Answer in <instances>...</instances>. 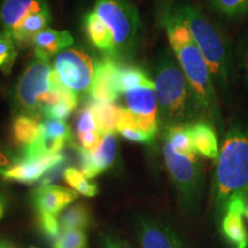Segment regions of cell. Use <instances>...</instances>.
I'll use <instances>...</instances> for the list:
<instances>
[{"label":"cell","instance_id":"41","mask_svg":"<svg viewBox=\"0 0 248 248\" xmlns=\"http://www.w3.org/2000/svg\"><path fill=\"white\" fill-rule=\"evenodd\" d=\"M0 248H13V247L9 246L8 244L4 243V241H0Z\"/></svg>","mask_w":248,"mask_h":248},{"label":"cell","instance_id":"12","mask_svg":"<svg viewBox=\"0 0 248 248\" xmlns=\"http://www.w3.org/2000/svg\"><path fill=\"white\" fill-rule=\"evenodd\" d=\"M120 63L114 59L105 57L95 64L90 95L94 100L114 104L120 97L116 79Z\"/></svg>","mask_w":248,"mask_h":248},{"label":"cell","instance_id":"27","mask_svg":"<svg viewBox=\"0 0 248 248\" xmlns=\"http://www.w3.org/2000/svg\"><path fill=\"white\" fill-rule=\"evenodd\" d=\"M16 44L12 37L0 32V70L5 75H9L17 58Z\"/></svg>","mask_w":248,"mask_h":248},{"label":"cell","instance_id":"38","mask_svg":"<svg viewBox=\"0 0 248 248\" xmlns=\"http://www.w3.org/2000/svg\"><path fill=\"white\" fill-rule=\"evenodd\" d=\"M18 159H20V155H16L9 148L0 144V169L7 168V167L17 162Z\"/></svg>","mask_w":248,"mask_h":248},{"label":"cell","instance_id":"36","mask_svg":"<svg viewBox=\"0 0 248 248\" xmlns=\"http://www.w3.org/2000/svg\"><path fill=\"white\" fill-rule=\"evenodd\" d=\"M238 55H239V60H238L239 61V70L243 76L244 84L248 88V36L241 42Z\"/></svg>","mask_w":248,"mask_h":248},{"label":"cell","instance_id":"14","mask_svg":"<svg viewBox=\"0 0 248 248\" xmlns=\"http://www.w3.org/2000/svg\"><path fill=\"white\" fill-rule=\"evenodd\" d=\"M49 8L47 0H4L0 6L1 32L11 36L28 15Z\"/></svg>","mask_w":248,"mask_h":248},{"label":"cell","instance_id":"19","mask_svg":"<svg viewBox=\"0 0 248 248\" xmlns=\"http://www.w3.org/2000/svg\"><path fill=\"white\" fill-rule=\"evenodd\" d=\"M52 21V15L49 8L43 9V11L33 12L28 15L24 20L18 24V27L15 29L12 37L17 46H28L31 45V40L37 33L42 30L47 29L48 24Z\"/></svg>","mask_w":248,"mask_h":248},{"label":"cell","instance_id":"39","mask_svg":"<svg viewBox=\"0 0 248 248\" xmlns=\"http://www.w3.org/2000/svg\"><path fill=\"white\" fill-rule=\"evenodd\" d=\"M102 248H128V247L117 239H114V238H110V237H106L104 240V246H102Z\"/></svg>","mask_w":248,"mask_h":248},{"label":"cell","instance_id":"28","mask_svg":"<svg viewBox=\"0 0 248 248\" xmlns=\"http://www.w3.org/2000/svg\"><path fill=\"white\" fill-rule=\"evenodd\" d=\"M40 135L48 136L52 138L64 139L73 144V135L69 125L62 120L45 119L40 122Z\"/></svg>","mask_w":248,"mask_h":248},{"label":"cell","instance_id":"33","mask_svg":"<svg viewBox=\"0 0 248 248\" xmlns=\"http://www.w3.org/2000/svg\"><path fill=\"white\" fill-rule=\"evenodd\" d=\"M77 154L79 157V164H80V171L90 178L97 177L98 175H100L98 171L97 167H95L94 159H93V153L91 151L86 150V148L79 146L76 147Z\"/></svg>","mask_w":248,"mask_h":248},{"label":"cell","instance_id":"25","mask_svg":"<svg viewBox=\"0 0 248 248\" xmlns=\"http://www.w3.org/2000/svg\"><path fill=\"white\" fill-rule=\"evenodd\" d=\"M93 153L95 167L99 173L110 168L115 162L117 154V139L115 133H107L102 137L100 145Z\"/></svg>","mask_w":248,"mask_h":248},{"label":"cell","instance_id":"24","mask_svg":"<svg viewBox=\"0 0 248 248\" xmlns=\"http://www.w3.org/2000/svg\"><path fill=\"white\" fill-rule=\"evenodd\" d=\"M61 231L84 230L90 224V213L84 204L77 203L66 208L59 216Z\"/></svg>","mask_w":248,"mask_h":248},{"label":"cell","instance_id":"5","mask_svg":"<svg viewBox=\"0 0 248 248\" xmlns=\"http://www.w3.org/2000/svg\"><path fill=\"white\" fill-rule=\"evenodd\" d=\"M110 30L114 40V60L131 59L140 40L141 20L138 9L128 0H95L92 9Z\"/></svg>","mask_w":248,"mask_h":248},{"label":"cell","instance_id":"31","mask_svg":"<svg viewBox=\"0 0 248 248\" xmlns=\"http://www.w3.org/2000/svg\"><path fill=\"white\" fill-rule=\"evenodd\" d=\"M39 224L44 234L54 244L62 232L60 223H59V217L57 215H51V214L39 213Z\"/></svg>","mask_w":248,"mask_h":248},{"label":"cell","instance_id":"3","mask_svg":"<svg viewBox=\"0 0 248 248\" xmlns=\"http://www.w3.org/2000/svg\"><path fill=\"white\" fill-rule=\"evenodd\" d=\"M175 11L190 28L195 44L208 63L214 83L222 91L229 90L233 80L234 62L226 36L197 6L183 5Z\"/></svg>","mask_w":248,"mask_h":248},{"label":"cell","instance_id":"10","mask_svg":"<svg viewBox=\"0 0 248 248\" xmlns=\"http://www.w3.org/2000/svg\"><path fill=\"white\" fill-rule=\"evenodd\" d=\"M67 161L66 155L59 153L48 156H43L39 159L28 160L20 156L17 162H15L7 168L0 169V177L6 181L32 184L45 175L49 169L58 166L61 162Z\"/></svg>","mask_w":248,"mask_h":248},{"label":"cell","instance_id":"7","mask_svg":"<svg viewBox=\"0 0 248 248\" xmlns=\"http://www.w3.org/2000/svg\"><path fill=\"white\" fill-rule=\"evenodd\" d=\"M163 156L182 202L188 207L194 206L200 199L203 186V167L199 155L188 156L177 153L168 141L164 140Z\"/></svg>","mask_w":248,"mask_h":248},{"label":"cell","instance_id":"21","mask_svg":"<svg viewBox=\"0 0 248 248\" xmlns=\"http://www.w3.org/2000/svg\"><path fill=\"white\" fill-rule=\"evenodd\" d=\"M11 132L15 145L26 148L39 138L40 123L37 117L20 114L13 119Z\"/></svg>","mask_w":248,"mask_h":248},{"label":"cell","instance_id":"16","mask_svg":"<svg viewBox=\"0 0 248 248\" xmlns=\"http://www.w3.org/2000/svg\"><path fill=\"white\" fill-rule=\"evenodd\" d=\"M139 240L142 248H183L181 240L171 229L155 222H140Z\"/></svg>","mask_w":248,"mask_h":248},{"label":"cell","instance_id":"20","mask_svg":"<svg viewBox=\"0 0 248 248\" xmlns=\"http://www.w3.org/2000/svg\"><path fill=\"white\" fill-rule=\"evenodd\" d=\"M86 107L92 111L99 131L102 136L107 133H115L119 125L121 106L115 104L101 102L94 99H90Z\"/></svg>","mask_w":248,"mask_h":248},{"label":"cell","instance_id":"22","mask_svg":"<svg viewBox=\"0 0 248 248\" xmlns=\"http://www.w3.org/2000/svg\"><path fill=\"white\" fill-rule=\"evenodd\" d=\"M116 85L120 94H123L124 92L137 88V86H154V83L146 71L141 69L140 67L131 66V64H120Z\"/></svg>","mask_w":248,"mask_h":248},{"label":"cell","instance_id":"11","mask_svg":"<svg viewBox=\"0 0 248 248\" xmlns=\"http://www.w3.org/2000/svg\"><path fill=\"white\" fill-rule=\"evenodd\" d=\"M246 204L247 197L234 195L226 204L223 214L222 231L231 248L248 247V232L243 219Z\"/></svg>","mask_w":248,"mask_h":248},{"label":"cell","instance_id":"6","mask_svg":"<svg viewBox=\"0 0 248 248\" xmlns=\"http://www.w3.org/2000/svg\"><path fill=\"white\" fill-rule=\"evenodd\" d=\"M53 73L49 60L35 57L15 85L13 107L16 115H28L39 119L43 107L53 90Z\"/></svg>","mask_w":248,"mask_h":248},{"label":"cell","instance_id":"2","mask_svg":"<svg viewBox=\"0 0 248 248\" xmlns=\"http://www.w3.org/2000/svg\"><path fill=\"white\" fill-rule=\"evenodd\" d=\"M248 194V123L235 122L226 132L214 178V201L223 215L234 195Z\"/></svg>","mask_w":248,"mask_h":248},{"label":"cell","instance_id":"15","mask_svg":"<svg viewBox=\"0 0 248 248\" xmlns=\"http://www.w3.org/2000/svg\"><path fill=\"white\" fill-rule=\"evenodd\" d=\"M74 43V38L69 31H59L54 29H44L33 37L31 46L33 47L35 57L49 60L59 52L70 47Z\"/></svg>","mask_w":248,"mask_h":248},{"label":"cell","instance_id":"9","mask_svg":"<svg viewBox=\"0 0 248 248\" xmlns=\"http://www.w3.org/2000/svg\"><path fill=\"white\" fill-rule=\"evenodd\" d=\"M125 108L137 119L144 131L156 136L159 133V109L154 86L141 85L124 92Z\"/></svg>","mask_w":248,"mask_h":248},{"label":"cell","instance_id":"29","mask_svg":"<svg viewBox=\"0 0 248 248\" xmlns=\"http://www.w3.org/2000/svg\"><path fill=\"white\" fill-rule=\"evenodd\" d=\"M209 2L226 17H240L248 13V0H209Z\"/></svg>","mask_w":248,"mask_h":248},{"label":"cell","instance_id":"26","mask_svg":"<svg viewBox=\"0 0 248 248\" xmlns=\"http://www.w3.org/2000/svg\"><path fill=\"white\" fill-rule=\"evenodd\" d=\"M63 178L67 184L77 193L85 195V197H95L98 194V185L90 182L84 173L74 167H69L64 170Z\"/></svg>","mask_w":248,"mask_h":248},{"label":"cell","instance_id":"32","mask_svg":"<svg viewBox=\"0 0 248 248\" xmlns=\"http://www.w3.org/2000/svg\"><path fill=\"white\" fill-rule=\"evenodd\" d=\"M75 128L77 136L84 132H100L97 126V123H95L94 117H93L92 111L86 106L82 108L77 114Z\"/></svg>","mask_w":248,"mask_h":248},{"label":"cell","instance_id":"1","mask_svg":"<svg viewBox=\"0 0 248 248\" xmlns=\"http://www.w3.org/2000/svg\"><path fill=\"white\" fill-rule=\"evenodd\" d=\"M154 92L159 109V124L164 131L201 120L187 79L177 59L164 52L154 67Z\"/></svg>","mask_w":248,"mask_h":248},{"label":"cell","instance_id":"37","mask_svg":"<svg viewBox=\"0 0 248 248\" xmlns=\"http://www.w3.org/2000/svg\"><path fill=\"white\" fill-rule=\"evenodd\" d=\"M66 163L67 161H64V162H61L60 164H58V166L53 167L52 169H49L47 172L45 173L44 176H43L42 181V185H49L52 184V183L58 181V179L61 178V176H63L64 173V170H66Z\"/></svg>","mask_w":248,"mask_h":248},{"label":"cell","instance_id":"4","mask_svg":"<svg viewBox=\"0 0 248 248\" xmlns=\"http://www.w3.org/2000/svg\"><path fill=\"white\" fill-rule=\"evenodd\" d=\"M171 46L173 54L187 79L195 106L201 120L213 124H222L221 109L215 91V83L209 66L194 39Z\"/></svg>","mask_w":248,"mask_h":248},{"label":"cell","instance_id":"42","mask_svg":"<svg viewBox=\"0 0 248 248\" xmlns=\"http://www.w3.org/2000/svg\"><path fill=\"white\" fill-rule=\"evenodd\" d=\"M245 216H246L248 219V200H247V204H246V210H245Z\"/></svg>","mask_w":248,"mask_h":248},{"label":"cell","instance_id":"35","mask_svg":"<svg viewBox=\"0 0 248 248\" xmlns=\"http://www.w3.org/2000/svg\"><path fill=\"white\" fill-rule=\"evenodd\" d=\"M77 137H78L80 146L91 152H94L99 145H100L104 136L100 132H84L80 133Z\"/></svg>","mask_w":248,"mask_h":248},{"label":"cell","instance_id":"17","mask_svg":"<svg viewBox=\"0 0 248 248\" xmlns=\"http://www.w3.org/2000/svg\"><path fill=\"white\" fill-rule=\"evenodd\" d=\"M188 129L198 155L210 160L218 159V140L213 124L206 120H198L188 124Z\"/></svg>","mask_w":248,"mask_h":248},{"label":"cell","instance_id":"18","mask_svg":"<svg viewBox=\"0 0 248 248\" xmlns=\"http://www.w3.org/2000/svg\"><path fill=\"white\" fill-rule=\"evenodd\" d=\"M83 27L88 36L89 42L94 46L98 51L106 54V57L114 59L115 48H114V40L110 30L101 21L93 11H90L83 18Z\"/></svg>","mask_w":248,"mask_h":248},{"label":"cell","instance_id":"43","mask_svg":"<svg viewBox=\"0 0 248 248\" xmlns=\"http://www.w3.org/2000/svg\"><path fill=\"white\" fill-rule=\"evenodd\" d=\"M162 1L164 2V5H163V7H162V9H164V8H166V2H170V1H172V0H162Z\"/></svg>","mask_w":248,"mask_h":248},{"label":"cell","instance_id":"44","mask_svg":"<svg viewBox=\"0 0 248 248\" xmlns=\"http://www.w3.org/2000/svg\"><path fill=\"white\" fill-rule=\"evenodd\" d=\"M30 248H36V247H30Z\"/></svg>","mask_w":248,"mask_h":248},{"label":"cell","instance_id":"23","mask_svg":"<svg viewBox=\"0 0 248 248\" xmlns=\"http://www.w3.org/2000/svg\"><path fill=\"white\" fill-rule=\"evenodd\" d=\"M163 137L164 140L168 141L177 153L188 155V156L198 155L194 148L193 140H192L188 124L166 129L163 131Z\"/></svg>","mask_w":248,"mask_h":248},{"label":"cell","instance_id":"34","mask_svg":"<svg viewBox=\"0 0 248 248\" xmlns=\"http://www.w3.org/2000/svg\"><path fill=\"white\" fill-rule=\"evenodd\" d=\"M117 132H119L123 138H125L126 140L145 145L153 144L155 137H156V136L152 135V133L142 131V130L139 129H122Z\"/></svg>","mask_w":248,"mask_h":248},{"label":"cell","instance_id":"8","mask_svg":"<svg viewBox=\"0 0 248 248\" xmlns=\"http://www.w3.org/2000/svg\"><path fill=\"white\" fill-rule=\"evenodd\" d=\"M54 70L61 83L75 92L90 90L94 76L92 58L83 49L67 48L54 60Z\"/></svg>","mask_w":248,"mask_h":248},{"label":"cell","instance_id":"13","mask_svg":"<svg viewBox=\"0 0 248 248\" xmlns=\"http://www.w3.org/2000/svg\"><path fill=\"white\" fill-rule=\"evenodd\" d=\"M77 198H78L77 192L54 184L42 185L32 194L33 206L36 207L38 213H46L57 216Z\"/></svg>","mask_w":248,"mask_h":248},{"label":"cell","instance_id":"40","mask_svg":"<svg viewBox=\"0 0 248 248\" xmlns=\"http://www.w3.org/2000/svg\"><path fill=\"white\" fill-rule=\"evenodd\" d=\"M4 210H5V201H4V198L0 195V218H1L2 215H4Z\"/></svg>","mask_w":248,"mask_h":248},{"label":"cell","instance_id":"30","mask_svg":"<svg viewBox=\"0 0 248 248\" xmlns=\"http://www.w3.org/2000/svg\"><path fill=\"white\" fill-rule=\"evenodd\" d=\"M88 238L83 230L63 231L53 245V248H86Z\"/></svg>","mask_w":248,"mask_h":248}]
</instances>
